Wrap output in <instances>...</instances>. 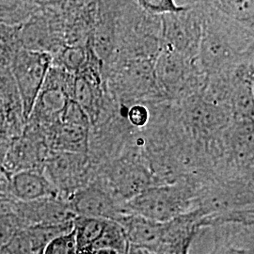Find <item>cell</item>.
I'll return each mask as SVG.
<instances>
[{
	"label": "cell",
	"instance_id": "cell-1",
	"mask_svg": "<svg viewBox=\"0 0 254 254\" xmlns=\"http://www.w3.org/2000/svg\"><path fill=\"white\" fill-rule=\"evenodd\" d=\"M196 189L186 181L153 186L124 202V214L166 222L194 208Z\"/></svg>",
	"mask_w": 254,
	"mask_h": 254
},
{
	"label": "cell",
	"instance_id": "cell-2",
	"mask_svg": "<svg viewBox=\"0 0 254 254\" xmlns=\"http://www.w3.org/2000/svg\"><path fill=\"white\" fill-rule=\"evenodd\" d=\"M96 169L89 154L50 152L45 160L43 173L60 197L67 200L73 192L94 179Z\"/></svg>",
	"mask_w": 254,
	"mask_h": 254
},
{
	"label": "cell",
	"instance_id": "cell-3",
	"mask_svg": "<svg viewBox=\"0 0 254 254\" xmlns=\"http://www.w3.org/2000/svg\"><path fill=\"white\" fill-rule=\"evenodd\" d=\"M233 120L226 105L209 102L200 95H190L185 103L181 126L190 138L207 147Z\"/></svg>",
	"mask_w": 254,
	"mask_h": 254
},
{
	"label": "cell",
	"instance_id": "cell-4",
	"mask_svg": "<svg viewBox=\"0 0 254 254\" xmlns=\"http://www.w3.org/2000/svg\"><path fill=\"white\" fill-rule=\"evenodd\" d=\"M52 63L53 56L50 53L24 48L19 50L11 63L9 70L18 91L26 124Z\"/></svg>",
	"mask_w": 254,
	"mask_h": 254
},
{
	"label": "cell",
	"instance_id": "cell-5",
	"mask_svg": "<svg viewBox=\"0 0 254 254\" xmlns=\"http://www.w3.org/2000/svg\"><path fill=\"white\" fill-rule=\"evenodd\" d=\"M125 231L130 246L155 254H175L172 223L158 222L132 214H122L115 219Z\"/></svg>",
	"mask_w": 254,
	"mask_h": 254
},
{
	"label": "cell",
	"instance_id": "cell-6",
	"mask_svg": "<svg viewBox=\"0 0 254 254\" xmlns=\"http://www.w3.org/2000/svg\"><path fill=\"white\" fill-rule=\"evenodd\" d=\"M66 200L76 217L115 220L124 214V201L119 200L106 184L97 177L73 192Z\"/></svg>",
	"mask_w": 254,
	"mask_h": 254
},
{
	"label": "cell",
	"instance_id": "cell-7",
	"mask_svg": "<svg viewBox=\"0 0 254 254\" xmlns=\"http://www.w3.org/2000/svg\"><path fill=\"white\" fill-rule=\"evenodd\" d=\"M184 57L171 49H166L158 56L154 65V80L158 91L171 96L189 97L188 91L192 89L190 68Z\"/></svg>",
	"mask_w": 254,
	"mask_h": 254
},
{
	"label": "cell",
	"instance_id": "cell-8",
	"mask_svg": "<svg viewBox=\"0 0 254 254\" xmlns=\"http://www.w3.org/2000/svg\"><path fill=\"white\" fill-rule=\"evenodd\" d=\"M76 215L69 202L61 197L24 202L19 200L17 218L23 228L35 225H61L73 222Z\"/></svg>",
	"mask_w": 254,
	"mask_h": 254
},
{
	"label": "cell",
	"instance_id": "cell-9",
	"mask_svg": "<svg viewBox=\"0 0 254 254\" xmlns=\"http://www.w3.org/2000/svg\"><path fill=\"white\" fill-rule=\"evenodd\" d=\"M189 10V9H188ZM167 14L164 16V31L171 50L186 58L198 52L200 33L197 22L191 18L188 11Z\"/></svg>",
	"mask_w": 254,
	"mask_h": 254
},
{
	"label": "cell",
	"instance_id": "cell-10",
	"mask_svg": "<svg viewBox=\"0 0 254 254\" xmlns=\"http://www.w3.org/2000/svg\"><path fill=\"white\" fill-rule=\"evenodd\" d=\"M91 128L58 123L45 128L50 152L89 154Z\"/></svg>",
	"mask_w": 254,
	"mask_h": 254
},
{
	"label": "cell",
	"instance_id": "cell-11",
	"mask_svg": "<svg viewBox=\"0 0 254 254\" xmlns=\"http://www.w3.org/2000/svg\"><path fill=\"white\" fill-rule=\"evenodd\" d=\"M9 196L24 202L60 197L45 174L33 170L21 171L9 175Z\"/></svg>",
	"mask_w": 254,
	"mask_h": 254
},
{
	"label": "cell",
	"instance_id": "cell-12",
	"mask_svg": "<svg viewBox=\"0 0 254 254\" xmlns=\"http://www.w3.org/2000/svg\"><path fill=\"white\" fill-rule=\"evenodd\" d=\"M72 99L76 102L95 126L103 114L104 94L101 88V74L80 73L74 74Z\"/></svg>",
	"mask_w": 254,
	"mask_h": 254
},
{
	"label": "cell",
	"instance_id": "cell-13",
	"mask_svg": "<svg viewBox=\"0 0 254 254\" xmlns=\"http://www.w3.org/2000/svg\"><path fill=\"white\" fill-rule=\"evenodd\" d=\"M70 99L62 89L43 85L27 123L43 128L60 123Z\"/></svg>",
	"mask_w": 254,
	"mask_h": 254
},
{
	"label": "cell",
	"instance_id": "cell-14",
	"mask_svg": "<svg viewBox=\"0 0 254 254\" xmlns=\"http://www.w3.org/2000/svg\"><path fill=\"white\" fill-rule=\"evenodd\" d=\"M198 53L202 67L211 74L222 72L233 58L232 48L214 32H206L200 37Z\"/></svg>",
	"mask_w": 254,
	"mask_h": 254
},
{
	"label": "cell",
	"instance_id": "cell-15",
	"mask_svg": "<svg viewBox=\"0 0 254 254\" xmlns=\"http://www.w3.org/2000/svg\"><path fill=\"white\" fill-rule=\"evenodd\" d=\"M41 9V0H0V23L21 26Z\"/></svg>",
	"mask_w": 254,
	"mask_h": 254
},
{
	"label": "cell",
	"instance_id": "cell-16",
	"mask_svg": "<svg viewBox=\"0 0 254 254\" xmlns=\"http://www.w3.org/2000/svg\"><path fill=\"white\" fill-rule=\"evenodd\" d=\"M107 219L75 217L73 221V232L77 246V253L89 251L100 237Z\"/></svg>",
	"mask_w": 254,
	"mask_h": 254
},
{
	"label": "cell",
	"instance_id": "cell-17",
	"mask_svg": "<svg viewBox=\"0 0 254 254\" xmlns=\"http://www.w3.org/2000/svg\"><path fill=\"white\" fill-rule=\"evenodd\" d=\"M129 247L130 244L122 226L116 220L107 219L102 235L91 246L89 252L94 254L100 250H110L120 254H127Z\"/></svg>",
	"mask_w": 254,
	"mask_h": 254
},
{
	"label": "cell",
	"instance_id": "cell-18",
	"mask_svg": "<svg viewBox=\"0 0 254 254\" xmlns=\"http://www.w3.org/2000/svg\"><path fill=\"white\" fill-rule=\"evenodd\" d=\"M91 49L80 45H70L63 48L56 60H53V65L64 68L69 73L76 74L80 73L84 67L89 63L91 58Z\"/></svg>",
	"mask_w": 254,
	"mask_h": 254
},
{
	"label": "cell",
	"instance_id": "cell-19",
	"mask_svg": "<svg viewBox=\"0 0 254 254\" xmlns=\"http://www.w3.org/2000/svg\"><path fill=\"white\" fill-rule=\"evenodd\" d=\"M77 246L73 229L52 239L43 251V254H76Z\"/></svg>",
	"mask_w": 254,
	"mask_h": 254
},
{
	"label": "cell",
	"instance_id": "cell-20",
	"mask_svg": "<svg viewBox=\"0 0 254 254\" xmlns=\"http://www.w3.org/2000/svg\"><path fill=\"white\" fill-rule=\"evenodd\" d=\"M139 6L152 14H174L188 10V7L178 5L175 0H137Z\"/></svg>",
	"mask_w": 254,
	"mask_h": 254
},
{
	"label": "cell",
	"instance_id": "cell-21",
	"mask_svg": "<svg viewBox=\"0 0 254 254\" xmlns=\"http://www.w3.org/2000/svg\"><path fill=\"white\" fill-rule=\"evenodd\" d=\"M61 123L91 128V120L89 116L81 107L73 99L69 100L66 108L64 109L63 116L61 119Z\"/></svg>",
	"mask_w": 254,
	"mask_h": 254
},
{
	"label": "cell",
	"instance_id": "cell-22",
	"mask_svg": "<svg viewBox=\"0 0 254 254\" xmlns=\"http://www.w3.org/2000/svg\"><path fill=\"white\" fill-rule=\"evenodd\" d=\"M126 119L130 127L136 129H144L150 124L151 113L144 105L134 104L127 109Z\"/></svg>",
	"mask_w": 254,
	"mask_h": 254
},
{
	"label": "cell",
	"instance_id": "cell-23",
	"mask_svg": "<svg viewBox=\"0 0 254 254\" xmlns=\"http://www.w3.org/2000/svg\"><path fill=\"white\" fill-rule=\"evenodd\" d=\"M22 228L23 225L16 216L0 215V249L6 245Z\"/></svg>",
	"mask_w": 254,
	"mask_h": 254
},
{
	"label": "cell",
	"instance_id": "cell-24",
	"mask_svg": "<svg viewBox=\"0 0 254 254\" xmlns=\"http://www.w3.org/2000/svg\"><path fill=\"white\" fill-rule=\"evenodd\" d=\"M228 11L239 19L253 18L254 0H221Z\"/></svg>",
	"mask_w": 254,
	"mask_h": 254
},
{
	"label": "cell",
	"instance_id": "cell-25",
	"mask_svg": "<svg viewBox=\"0 0 254 254\" xmlns=\"http://www.w3.org/2000/svg\"><path fill=\"white\" fill-rule=\"evenodd\" d=\"M209 254H254V247L241 248L218 240L212 252Z\"/></svg>",
	"mask_w": 254,
	"mask_h": 254
},
{
	"label": "cell",
	"instance_id": "cell-26",
	"mask_svg": "<svg viewBox=\"0 0 254 254\" xmlns=\"http://www.w3.org/2000/svg\"><path fill=\"white\" fill-rule=\"evenodd\" d=\"M68 0H41L42 9H64L67 5Z\"/></svg>",
	"mask_w": 254,
	"mask_h": 254
},
{
	"label": "cell",
	"instance_id": "cell-27",
	"mask_svg": "<svg viewBox=\"0 0 254 254\" xmlns=\"http://www.w3.org/2000/svg\"><path fill=\"white\" fill-rule=\"evenodd\" d=\"M8 135V127H7V121L5 118V115L3 113H0V144L10 142Z\"/></svg>",
	"mask_w": 254,
	"mask_h": 254
},
{
	"label": "cell",
	"instance_id": "cell-28",
	"mask_svg": "<svg viewBox=\"0 0 254 254\" xmlns=\"http://www.w3.org/2000/svg\"><path fill=\"white\" fill-rule=\"evenodd\" d=\"M127 254H155L145 249H141V248H137L135 246H130L128 253Z\"/></svg>",
	"mask_w": 254,
	"mask_h": 254
},
{
	"label": "cell",
	"instance_id": "cell-29",
	"mask_svg": "<svg viewBox=\"0 0 254 254\" xmlns=\"http://www.w3.org/2000/svg\"><path fill=\"white\" fill-rule=\"evenodd\" d=\"M93 254H122L118 253V252H115V251H110V250H100V251H97L95 252Z\"/></svg>",
	"mask_w": 254,
	"mask_h": 254
},
{
	"label": "cell",
	"instance_id": "cell-30",
	"mask_svg": "<svg viewBox=\"0 0 254 254\" xmlns=\"http://www.w3.org/2000/svg\"><path fill=\"white\" fill-rule=\"evenodd\" d=\"M190 248H187L186 250L183 251V253H182L181 254H189V253H190Z\"/></svg>",
	"mask_w": 254,
	"mask_h": 254
}]
</instances>
